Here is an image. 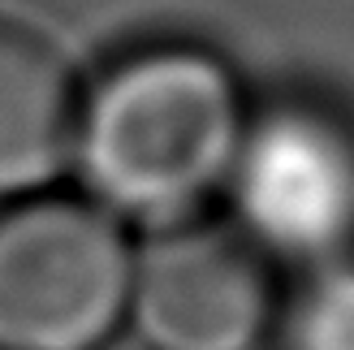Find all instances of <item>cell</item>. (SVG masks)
I'll return each instance as SVG.
<instances>
[{
	"label": "cell",
	"mask_w": 354,
	"mask_h": 350,
	"mask_svg": "<svg viewBox=\"0 0 354 350\" xmlns=\"http://www.w3.org/2000/svg\"><path fill=\"white\" fill-rule=\"evenodd\" d=\"M134 255L91 199L26 195L0 212V350H95L130 311Z\"/></svg>",
	"instance_id": "7a4b0ae2"
},
{
	"label": "cell",
	"mask_w": 354,
	"mask_h": 350,
	"mask_svg": "<svg viewBox=\"0 0 354 350\" xmlns=\"http://www.w3.org/2000/svg\"><path fill=\"white\" fill-rule=\"evenodd\" d=\"M74 78L44 35L0 22V199L44 195L74 156Z\"/></svg>",
	"instance_id": "5b68a950"
},
{
	"label": "cell",
	"mask_w": 354,
	"mask_h": 350,
	"mask_svg": "<svg viewBox=\"0 0 354 350\" xmlns=\"http://www.w3.org/2000/svg\"><path fill=\"white\" fill-rule=\"evenodd\" d=\"M130 316L156 350H251L268 320V277L242 238L177 225L134 255Z\"/></svg>",
	"instance_id": "277c9868"
},
{
	"label": "cell",
	"mask_w": 354,
	"mask_h": 350,
	"mask_svg": "<svg viewBox=\"0 0 354 350\" xmlns=\"http://www.w3.org/2000/svg\"><path fill=\"white\" fill-rule=\"evenodd\" d=\"M286 350H354V264L315 268L290 307Z\"/></svg>",
	"instance_id": "8992f818"
},
{
	"label": "cell",
	"mask_w": 354,
	"mask_h": 350,
	"mask_svg": "<svg viewBox=\"0 0 354 350\" xmlns=\"http://www.w3.org/2000/svg\"><path fill=\"white\" fill-rule=\"evenodd\" d=\"M242 130L238 86L216 57L147 48L78 100L74 160L109 217L165 225L234 169Z\"/></svg>",
	"instance_id": "6da1fadb"
},
{
	"label": "cell",
	"mask_w": 354,
	"mask_h": 350,
	"mask_svg": "<svg viewBox=\"0 0 354 350\" xmlns=\"http://www.w3.org/2000/svg\"><path fill=\"white\" fill-rule=\"evenodd\" d=\"M234 195L259 242L298 259H337L354 238V134L311 104H277L242 130Z\"/></svg>",
	"instance_id": "3957f363"
}]
</instances>
